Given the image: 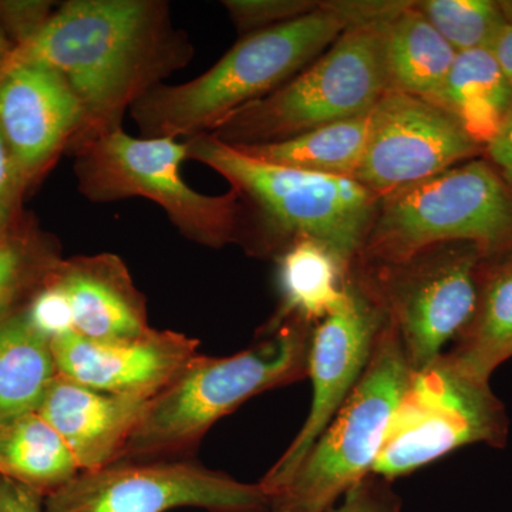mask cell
<instances>
[{
	"mask_svg": "<svg viewBox=\"0 0 512 512\" xmlns=\"http://www.w3.org/2000/svg\"><path fill=\"white\" fill-rule=\"evenodd\" d=\"M192 57L194 46L174 25L168 2L70 0L8 60L49 67L70 87L83 113L74 153L123 128L124 114Z\"/></svg>",
	"mask_w": 512,
	"mask_h": 512,
	"instance_id": "obj_1",
	"label": "cell"
},
{
	"mask_svg": "<svg viewBox=\"0 0 512 512\" xmlns=\"http://www.w3.org/2000/svg\"><path fill=\"white\" fill-rule=\"evenodd\" d=\"M187 161L222 175L241 202L238 244L278 258L299 241L319 242L353 268L379 210L380 197L349 177L305 173L245 156L211 134L184 140Z\"/></svg>",
	"mask_w": 512,
	"mask_h": 512,
	"instance_id": "obj_2",
	"label": "cell"
},
{
	"mask_svg": "<svg viewBox=\"0 0 512 512\" xmlns=\"http://www.w3.org/2000/svg\"><path fill=\"white\" fill-rule=\"evenodd\" d=\"M352 25L340 0L272 28L242 36L190 82L160 84L130 109L140 137L188 140L262 99L305 70Z\"/></svg>",
	"mask_w": 512,
	"mask_h": 512,
	"instance_id": "obj_3",
	"label": "cell"
},
{
	"mask_svg": "<svg viewBox=\"0 0 512 512\" xmlns=\"http://www.w3.org/2000/svg\"><path fill=\"white\" fill-rule=\"evenodd\" d=\"M312 330V325L299 319L266 323L258 342L244 352L195 356L150 400L123 460L167 456L190 448L212 424L251 397L308 377Z\"/></svg>",
	"mask_w": 512,
	"mask_h": 512,
	"instance_id": "obj_4",
	"label": "cell"
},
{
	"mask_svg": "<svg viewBox=\"0 0 512 512\" xmlns=\"http://www.w3.org/2000/svg\"><path fill=\"white\" fill-rule=\"evenodd\" d=\"M393 16L350 25L288 83L207 134L231 147L261 146L369 114L389 90L384 43Z\"/></svg>",
	"mask_w": 512,
	"mask_h": 512,
	"instance_id": "obj_5",
	"label": "cell"
},
{
	"mask_svg": "<svg viewBox=\"0 0 512 512\" xmlns=\"http://www.w3.org/2000/svg\"><path fill=\"white\" fill-rule=\"evenodd\" d=\"M441 242L512 251V188L485 161L461 163L380 197L357 262H394Z\"/></svg>",
	"mask_w": 512,
	"mask_h": 512,
	"instance_id": "obj_6",
	"label": "cell"
},
{
	"mask_svg": "<svg viewBox=\"0 0 512 512\" xmlns=\"http://www.w3.org/2000/svg\"><path fill=\"white\" fill-rule=\"evenodd\" d=\"M77 190L92 202L146 198L163 208L183 237L208 248L238 244L241 202L237 192L207 195L185 183L187 143L174 138L131 137L110 131L74 151Z\"/></svg>",
	"mask_w": 512,
	"mask_h": 512,
	"instance_id": "obj_7",
	"label": "cell"
},
{
	"mask_svg": "<svg viewBox=\"0 0 512 512\" xmlns=\"http://www.w3.org/2000/svg\"><path fill=\"white\" fill-rule=\"evenodd\" d=\"M412 375L387 319L362 379L291 481L271 498V510L325 512L372 474Z\"/></svg>",
	"mask_w": 512,
	"mask_h": 512,
	"instance_id": "obj_8",
	"label": "cell"
},
{
	"mask_svg": "<svg viewBox=\"0 0 512 512\" xmlns=\"http://www.w3.org/2000/svg\"><path fill=\"white\" fill-rule=\"evenodd\" d=\"M485 258L468 242H441L394 262L353 265L396 330L413 372L447 352L473 318Z\"/></svg>",
	"mask_w": 512,
	"mask_h": 512,
	"instance_id": "obj_9",
	"label": "cell"
},
{
	"mask_svg": "<svg viewBox=\"0 0 512 512\" xmlns=\"http://www.w3.org/2000/svg\"><path fill=\"white\" fill-rule=\"evenodd\" d=\"M507 437L504 406L490 383L471 376L447 353L410 377L373 473L393 481L457 448Z\"/></svg>",
	"mask_w": 512,
	"mask_h": 512,
	"instance_id": "obj_10",
	"label": "cell"
},
{
	"mask_svg": "<svg viewBox=\"0 0 512 512\" xmlns=\"http://www.w3.org/2000/svg\"><path fill=\"white\" fill-rule=\"evenodd\" d=\"M210 512H271L259 484L184 461L133 463L80 471L45 497V512H168L175 508Z\"/></svg>",
	"mask_w": 512,
	"mask_h": 512,
	"instance_id": "obj_11",
	"label": "cell"
},
{
	"mask_svg": "<svg viewBox=\"0 0 512 512\" xmlns=\"http://www.w3.org/2000/svg\"><path fill=\"white\" fill-rule=\"evenodd\" d=\"M386 325L382 306L350 272L345 305L313 326L308 355L311 410L291 446L259 483L269 501L291 481L355 390Z\"/></svg>",
	"mask_w": 512,
	"mask_h": 512,
	"instance_id": "obj_12",
	"label": "cell"
},
{
	"mask_svg": "<svg viewBox=\"0 0 512 512\" xmlns=\"http://www.w3.org/2000/svg\"><path fill=\"white\" fill-rule=\"evenodd\" d=\"M483 148L447 110L387 90L370 111L365 154L353 180L383 197L436 177Z\"/></svg>",
	"mask_w": 512,
	"mask_h": 512,
	"instance_id": "obj_13",
	"label": "cell"
},
{
	"mask_svg": "<svg viewBox=\"0 0 512 512\" xmlns=\"http://www.w3.org/2000/svg\"><path fill=\"white\" fill-rule=\"evenodd\" d=\"M82 124L79 101L52 69L10 60L0 66V131L22 187L70 150Z\"/></svg>",
	"mask_w": 512,
	"mask_h": 512,
	"instance_id": "obj_14",
	"label": "cell"
},
{
	"mask_svg": "<svg viewBox=\"0 0 512 512\" xmlns=\"http://www.w3.org/2000/svg\"><path fill=\"white\" fill-rule=\"evenodd\" d=\"M198 340L153 329L101 342L70 332L52 340L57 375L99 392L153 399L198 355Z\"/></svg>",
	"mask_w": 512,
	"mask_h": 512,
	"instance_id": "obj_15",
	"label": "cell"
},
{
	"mask_svg": "<svg viewBox=\"0 0 512 512\" xmlns=\"http://www.w3.org/2000/svg\"><path fill=\"white\" fill-rule=\"evenodd\" d=\"M150 400L99 392L57 375L37 413L62 437L80 471H94L123 460Z\"/></svg>",
	"mask_w": 512,
	"mask_h": 512,
	"instance_id": "obj_16",
	"label": "cell"
},
{
	"mask_svg": "<svg viewBox=\"0 0 512 512\" xmlns=\"http://www.w3.org/2000/svg\"><path fill=\"white\" fill-rule=\"evenodd\" d=\"M47 276L69 299L77 335L113 342L140 338L153 330L146 299L119 256H76L56 262Z\"/></svg>",
	"mask_w": 512,
	"mask_h": 512,
	"instance_id": "obj_17",
	"label": "cell"
},
{
	"mask_svg": "<svg viewBox=\"0 0 512 512\" xmlns=\"http://www.w3.org/2000/svg\"><path fill=\"white\" fill-rule=\"evenodd\" d=\"M488 264L478 274L473 318L447 350V356L477 379L490 382L495 369L512 356V254Z\"/></svg>",
	"mask_w": 512,
	"mask_h": 512,
	"instance_id": "obj_18",
	"label": "cell"
},
{
	"mask_svg": "<svg viewBox=\"0 0 512 512\" xmlns=\"http://www.w3.org/2000/svg\"><path fill=\"white\" fill-rule=\"evenodd\" d=\"M281 305L268 323L299 319L315 326L348 299L352 268L319 242H296L275 258Z\"/></svg>",
	"mask_w": 512,
	"mask_h": 512,
	"instance_id": "obj_19",
	"label": "cell"
},
{
	"mask_svg": "<svg viewBox=\"0 0 512 512\" xmlns=\"http://www.w3.org/2000/svg\"><path fill=\"white\" fill-rule=\"evenodd\" d=\"M457 52L434 29L416 2L387 23L384 60L389 90L433 101L446 82Z\"/></svg>",
	"mask_w": 512,
	"mask_h": 512,
	"instance_id": "obj_20",
	"label": "cell"
},
{
	"mask_svg": "<svg viewBox=\"0 0 512 512\" xmlns=\"http://www.w3.org/2000/svg\"><path fill=\"white\" fill-rule=\"evenodd\" d=\"M431 103L453 114L480 146H487L512 109V84L490 49L457 53Z\"/></svg>",
	"mask_w": 512,
	"mask_h": 512,
	"instance_id": "obj_21",
	"label": "cell"
},
{
	"mask_svg": "<svg viewBox=\"0 0 512 512\" xmlns=\"http://www.w3.org/2000/svg\"><path fill=\"white\" fill-rule=\"evenodd\" d=\"M56 376L52 342L25 313L0 319V424L37 412Z\"/></svg>",
	"mask_w": 512,
	"mask_h": 512,
	"instance_id": "obj_22",
	"label": "cell"
},
{
	"mask_svg": "<svg viewBox=\"0 0 512 512\" xmlns=\"http://www.w3.org/2000/svg\"><path fill=\"white\" fill-rule=\"evenodd\" d=\"M79 473L72 451L39 413L0 424V476L47 497Z\"/></svg>",
	"mask_w": 512,
	"mask_h": 512,
	"instance_id": "obj_23",
	"label": "cell"
},
{
	"mask_svg": "<svg viewBox=\"0 0 512 512\" xmlns=\"http://www.w3.org/2000/svg\"><path fill=\"white\" fill-rule=\"evenodd\" d=\"M369 127L370 113L315 128L278 143L234 148L245 156L276 167L353 178L365 154Z\"/></svg>",
	"mask_w": 512,
	"mask_h": 512,
	"instance_id": "obj_24",
	"label": "cell"
},
{
	"mask_svg": "<svg viewBox=\"0 0 512 512\" xmlns=\"http://www.w3.org/2000/svg\"><path fill=\"white\" fill-rule=\"evenodd\" d=\"M416 5L457 53L491 49L508 23L500 3L490 0H419Z\"/></svg>",
	"mask_w": 512,
	"mask_h": 512,
	"instance_id": "obj_25",
	"label": "cell"
},
{
	"mask_svg": "<svg viewBox=\"0 0 512 512\" xmlns=\"http://www.w3.org/2000/svg\"><path fill=\"white\" fill-rule=\"evenodd\" d=\"M222 5L239 35L247 36L308 15L320 0H227Z\"/></svg>",
	"mask_w": 512,
	"mask_h": 512,
	"instance_id": "obj_26",
	"label": "cell"
},
{
	"mask_svg": "<svg viewBox=\"0 0 512 512\" xmlns=\"http://www.w3.org/2000/svg\"><path fill=\"white\" fill-rule=\"evenodd\" d=\"M23 313L30 325L50 342L73 332V315L69 299L49 276L43 288L30 302L29 308Z\"/></svg>",
	"mask_w": 512,
	"mask_h": 512,
	"instance_id": "obj_27",
	"label": "cell"
},
{
	"mask_svg": "<svg viewBox=\"0 0 512 512\" xmlns=\"http://www.w3.org/2000/svg\"><path fill=\"white\" fill-rule=\"evenodd\" d=\"M325 512H402V498L393 490L392 481L372 473Z\"/></svg>",
	"mask_w": 512,
	"mask_h": 512,
	"instance_id": "obj_28",
	"label": "cell"
},
{
	"mask_svg": "<svg viewBox=\"0 0 512 512\" xmlns=\"http://www.w3.org/2000/svg\"><path fill=\"white\" fill-rule=\"evenodd\" d=\"M52 15L50 2H0V18L15 36L16 46L32 39Z\"/></svg>",
	"mask_w": 512,
	"mask_h": 512,
	"instance_id": "obj_29",
	"label": "cell"
},
{
	"mask_svg": "<svg viewBox=\"0 0 512 512\" xmlns=\"http://www.w3.org/2000/svg\"><path fill=\"white\" fill-rule=\"evenodd\" d=\"M26 272V255L15 242L0 235V313L15 299Z\"/></svg>",
	"mask_w": 512,
	"mask_h": 512,
	"instance_id": "obj_30",
	"label": "cell"
},
{
	"mask_svg": "<svg viewBox=\"0 0 512 512\" xmlns=\"http://www.w3.org/2000/svg\"><path fill=\"white\" fill-rule=\"evenodd\" d=\"M22 188L8 144L0 131V235L6 234Z\"/></svg>",
	"mask_w": 512,
	"mask_h": 512,
	"instance_id": "obj_31",
	"label": "cell"
},
{
	"mask_svg": "<svg viewBox=\"0 0 512 512\" xmlns=\"http://www.w3.org/2000/svg\"><path fill=\"white\" fill-rule=\"evenodd\" d=\"M0 512H45V497L28 485L0 476Z\"/></svg>",
	"mask_w": 512,
	"mask_h": 512,
	"instance_id": "obj_32",
	"label": "cell"
},
{
	"mask_svg": "<svg viewBox=\"0 0 512 512\" xmlns=\"http://www.w3.org/2000/svg\"><path fill=\"white\" fill-rule=\"evenodd\" d=\"M493 168L512 188V109L493 140L484 148Z\"/></svg>",
	"mask_w": 512,
	"mask_h": 512,
	"instance_id": "obj_33",
	"label": "cell"
},
{
	"mask_svg": "<svg viewBox=\"0 0 512 512\" xmlns=\"http://www.w3.org/2000/svg\"><path fill=\"white\" fill-rule=\"evenodd\" d=\"M490 50L512 84V23L501 29Z\"/></svg>",
	"mask_w": 512,
	"mask_h": 512,
	"instance_id": "obj_34",
	"label": "cell"
},
{
	"mask_svg": "<svg viewBox=\"0 0 512 512\" xmlns=\"http://www.w3.org/2000/svg\"><path fill=\"white\" fill-rule=\"evenodd\" d=\"M13 47L6 39V36L3 35L2 29H0V66L8 60L10 53L13 52Z\"/></svg>",
	"mask_w": 512,
	"mask_h": 512,
	"instance_id": "obj_35",
	"label": "cell"
},
{
	"mask_svg": "<svg viewBox=\"0 0 512 512\" xmlns=\"http://www.w3.org/2000/svg\"><path fill=\"white\" fill-rule=\"evenodd\" d=\"M271 512H302V511H292V510H271Z\"/></svg>",
	"mask_w": 512,
	"mask_h": 512,
	"instance_id": "obj_36",
	"label": "cell"
}]
</instances>
